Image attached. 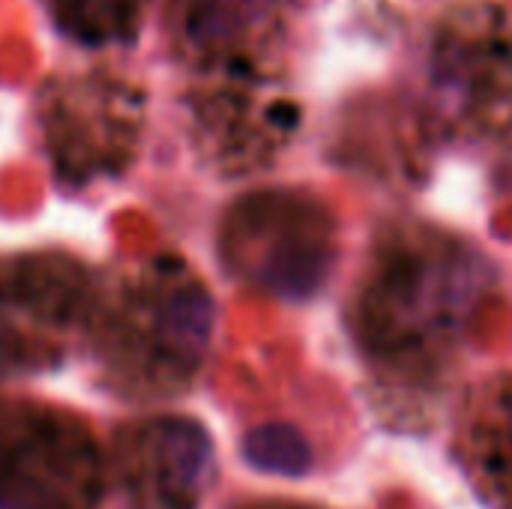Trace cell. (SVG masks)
<instances>
[{"label":"cell","mask_w":512,"mask_h":509,"mask_svg":"<svg viewBox=\"0 0 512 509\" xmlns=\"http://www.w3.org/2000/svg\"><path fill=\"white\" fill-rule=\"evenodd\" d=\"M498 288L492 261L432 222L387 228L351 303V336L372 378L396 396L441 393Z\"/></svg>","instance_id":"obj_1"},{"label":"cell","mask_w":512,"mask_h":509,"mask_svg":"<svg viewBox=\"0 0 512 509\" xmlns=\"http://www.w3.org/2000/svg\"><path fill=\"white\" fill-rule=\"evenodd\" d=\"M423 111L447 141L512 138V6L465 0L435 21L423 69Z\"/></svg>","instance_id":"obj_2"},{"label":"cell","mask_w":512,"mask_h":509,"mask_svg":"<svg viewBox=\"0 0 512 509\" xmlns=\"http://www.w3.org/2000/svg\"><path fill=\"white\" fill-rule=\"evenodd\" d=\"M213 297L180 261H156L129 288L108 333L111 369L141 393L183 390L204 363L213 336Z\"/></svg>","instance_id":"obj_3"},{"label":"cell","mask_w":512,"mask_h":509,"mask_svg":"<svg viewBox=\"0 0 512 509\" xmlns=\"http://www.w3.org/2000/svg\"><path fill=\"white\" fill-rule=\"evenodd\" d=\"M222 255L246 282L285 297L315 294L336 261V219L297 189H267L237 201L222 225Z\"/></svg>","instance_id":"obj_4"},{"label":"cell","mask_w":512,"mask_h":509,"mask_svg":"<svg viewBox=\"0 0 512 509\" xmlns=\"http://www.w3.org/2000/svg\"><path fill=\"white\" fill-rule=\"evenodd\" d=\"M102 495L105 459L81 420L0 405V509H99Z\"/></svg>","instance_id":"obj_5"},{"label":"cell","mask_w":512,"mask_h":509,"mask_svg":"<svg viewBox=\"0 0 512 509\" xmlns=\"http://www.w3.org/2000/svg\"><path fill=\"white\" fill-rule=\"evenodd\" d=\"M288 0H174L177 51L225 81H267L285 36Z\"/></svg>","instance_id":"obj_6"},{"label":"cell","mask_w":512,"mask_h":509,"mask_svg":"<svg viewBox=\"0 0 512 509\" xmlns=\"http://www.w3.org/2000/svg\"><path fill=\"white\" fill-rule=\"evenodd\" d=\"M117 471L132 509H198L213 471V444L195 420L153 417L120 435Z\"/></svg>","instance_id":"obj_7"},{"label":"cell","mask_w":512,"mask_h":509,"mask_svg":"<svg viewBox=\"0 0 512 509\" xmlns=\"http://www.w3.org/2000/svg\"><path fill=\"white\" fill-rule=\"evenodd\" d=\"M81 297V273L63 258L39 255L0 267V372L45 366V333L66 330Z\"/></svg>","instance_id":"obj_8"},{"label":"cell","mask_w":512,"mask_h":509,"mask_svg":"<svg viewBox=\"0 0 512 509\" xmlns=\"http://www.w3.org/2000/svg\"><path fill=\"white\" fill-rule=\"evenodd\" d=\"M456 450L486 504L512 509V372L474 387L462 408Z\"/></svg>","instance_id":"obj_9"},{"label":"cell","mask_w":512,"mask_h":509,"mask_svg":"<svg viewBox=\"0 0 512 509\" xmlns=\"http://www.w3.org/2000/svg\"><path fill=\"white\" fill-rule=\"evenodd\" d=\"M147 0H45L54 24L78 42H111L135 30Z\"/></svg>","instance_id":"obj_10"},{"label":"cell","mask_w":512,"mask_h":509,"mask_svg":"<svg viewBox=\"0 0 512 509\" xmlns=\"http://www.w3.org/2000/svg\"><path fill=\"white\" fill-rule=\"evenodd\" d=\"M246 456L252 465L276 474H300L309 465V447L291 426H261L246 438Z\"/></svg>","instance_id":"obj_11"},{"label":"cell","mask_w":512,"mask_h":509,"mask_svg":"<svg viewBox=\"0 0 512 509\" xmlns=\"http://www.w3.org/2000/svg\"><path fill=\"white\" fill-rule=\"evenodd\" d=\"M252 509H315V507H303V504H258V507H252Z\"/></svg>","instance_id":"obj_12"}]
</instances>
